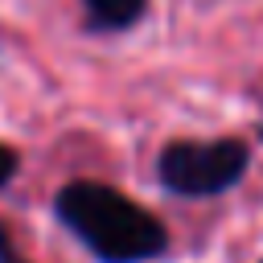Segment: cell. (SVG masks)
Listing matches in <instances>:
<instances>
[{
    "label": "cell",
    "instance_id": "5b68a950",
    "mask_svg": "<svg viewBox=\"0 0 263 263\" xmlns=\"http://www.w3.org/2000/svg\"><path fill=\"white\" fill-rule=\"evenodd\" d=\"M0 263H25L16 251H12V238H8V230L0 226Z\"/></svg>",
    "mask_w": 263,
    "mask_h": 263
},
{
    "label": "cell",
    "instance_id": "7a4b0ae2",
    "mask_svg": "<svg viewBox=\"0 0 263 263\" xmlns=\"http://www.w3.org/2000/svg\"><path fill=\"white\" fill-rule=\"evenodd\" d=\"M251 168V144L238 136L218 140H168L156 156V181L177 197L230 193Z\"/></svg>",
    "mask_w": 263,
    "mask_h": 263
},
{
    "label": "cell",
    "instance_id": "6da1fadb",
    "mask_svg": "<svg viewBox=\"0 0 263 263\" xmlns=\"http://www.w3.org/2000/svg\"><path fill=\"white\" fill-rule=\"evenodd\" d=\"M53 214L99 263H148L168 247L164 222L103 181H66L53 193Z\"/></svg>",
    "mask_w": 263,
    "mask_h": 263
},
{
    "label": "cell",
    "instance_id": "3957f363",
    "mask_svg": "<svg viewBox=\"0 0 263 263\" xmlns=\"http://www.w3.org/2000/svg\"><path fill=\"white\" fill-rule=\"evenodd\" d=\"M90 33H127L148 16V0H78Z\"/></svg>",
    "mask_w": 263,
    "mask_h": 263
},
{
    "label": "cell",
    "instance_id": "277c9868",
    "mask_svg": "<svg viewBox=\"0 0 263 263\" xmlns=\"http://www.w3.org/2000/svg\"><path fill=\"white\" fill-rule=\"evenodd\" d=\"M16 168H21V156H16V148L12 144H0V189L16 177Z\"/></svg>",
    "mask_w": 263,
    "mask_h": 263
}]
</instances>
